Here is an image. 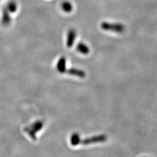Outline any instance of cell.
<instances>
[{
  "label": "cell",
  "instance_id": "1",
  "mask_svg": "<svg viewBox=\"0 0 157 157\" xmlns=\"http://www.w3.org/2000/svg\"><path fill=\"white\" fill-rule=\"evenodd\" d=\"M101 27L104 30L112 31L118 33H121L124 30V26L121 23H110L104 22L101 23Z\"/></svg>",
  "mask_w": 157,
  "mask_h": 157
},
{
  "label": "cell",
  "instance_id": "2",
  "mask_svg": "<svg viewBox=\"0 0 157 157\" xmlns=\"http://www.w3.org/2000/svg\"><path fill=\"white\" fill-rule=\"evenodd\" d=\"M106 140H107V136L105 135H98V136H93L90 138L85 139L83 140H81L80 144H83V145H89V144H93L95 143L104 142Z\"/></svg>",
  "mask_w": 157,
  "mask_h": 157
},
{
  "label": "cell",
  "instance_id": "3",
  "mask_svg": "<svg viewBox=\"0 0 157 157\" xmlns=\"http://www.w3.org/2000/svg\"><path fill=\"white\" fill-rule=\"evenodd\" d=\"M43 124L41 121H37L36 122L33 124V125L32 126V130H31L30 129L29 130H26V132H28L29 135L31 136V137L33 140H36V136L34 133H36V132L40 130L43 128Z\"/></svg>",
  "mask_w": 157,
  "mask_h": 157
},
{
  "label": "cell",
  "instance_id": "4",
  "mask_svg": "<svg viewBox=\"0 0 157 157\" xmlns=\"http://www.w3.org/2000/svg\"><path fill=\"white\" fill-rule=\"evenodd\" d=\"M76 38V32L74 29H71L67 34V45L68 48H71L73 46L75 40Z\"/></svg>",
  "mask_w": 157,
  "mask_h": 157
},
{
  "label": "cell",
  "instance_id": "5",
  "mask_svg": "<svg viewBox=\"0 0 157 157\" xmlns=\"http://www.w3.org/2000/svg\"><path fill=\"white\" fill-rule=\"evenodd\" d=\"M56 69L60 73H64L66 71V59L65 57H61L58 61Z\"/></svg>",
  "mask_w": 157,
  "mask_h": 157
},
{
  "label": "cell",
  "instance_id": "6",
  "mask_svg": "<svg viewBox=\"0 0 157 157\" xmlns=\"http://www.w3.org/2000/svg\"><path fill=\"white\" fill-rule=\"evenodd\" d=\"M67 72L69 75L76 76H78L80 78H84L86 76V73L82 70H79V69H75V68H71L69 70H67Z\"/></svg>",
  "mask_w": 157,
  "mask_h": 157
},
{
  "label": "cell",
  "instance_id": "7",
  "mask_svg": "<svg viewBox=\"0 0 157 157\" xmlns=\"http://www.w3.org/2000/svg\"><path fill=\"white\" fill-rule=\"evenodd\" d=\"M76 49L78 51L83 54H87L90 52L89 48L83 43H78L76 47Z\"/></svg>",
  "mask_w": 157,
  "mask_h": 157
},
{
  "label": "cell",
  "instance_id": "8",
  "mask_svg": "<svg viewBox=\"0 0 157 157\" xmlns=\"http://www.w3.org/2000/svg\"><path fill=\"white\" fill-rule=\"evenodd\" d=\"M80 141L81 139L78 133H74L71 136V143L72 146H78L79 144H80Z\"/></svg>",
  "mask_w": 157,
  "mask_h": 157
},
{
  "label": "cell",
  "instance_id": "9",
  "mask_svg": "<svg viewBox=\"0 0 157 157\" xmlns=\"http://www.w3.org/2000/svg\"><path fill=\"white\" fill-rule=\"evenodd\" d=\"M62 8L65 11L70 12L72 9V5L71 4V3H69L68 2H64L62 4Z\"/></svg>",
  "mask_w": 157,
  "mask_h": 157
}]
</instances>
